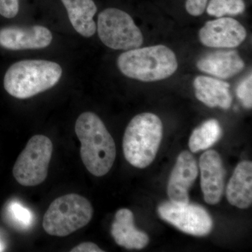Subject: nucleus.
Wrapping results in <instances>:
<instances>
[{"label":"nucleus","instance_id":"nucleus-1","mask_svg":"<svg viewBox=\"0 0 252 252\" xmlns=\"http://www.w3.org/2000/svg\"><path fill=\"white\" fill-rule=\"evenodd\" d=\"M75 132L81 142V160L96 177L108 173L115 160V142L98 116L84 112L78 117Z\"/></svg>","mask_w":252,"mask_h":252},{"label":"nucleus","instance_id":"nucleus-2","mask_svg":"<svg viewBox=\"0 0 252 252\" xmlns=\"http://www.w3.org/2000/svg\"><path fill=\"white\" fill-rule=\"evenodd\" d=\"M117 64L126 77L144 82L167 79L178 68L175 53L164 45L126 51L118 58Z\"/></svg>","mask_w":252,"mask_h":252},{"label":"nucleus","instance_id":"nucleus-3","mask_svg":"<svg viewBox=\"0 0 252 252\" xmlns=\"http://www.w3.org/2000/svg\"><path fill=\"white\" fill-rule=\"evenodd\" d=\"M62 74V67L58 63L25 60L14 63L6 71L4 89L16 98H30L54 87Z\"/></svg>","mask_w":252,"mask_h":252},{"label":"nucleus","instance_id":"nucleus-4","mask_svg":"<svg viewBox=\"0 0 252 252\" xmlns=\"http://www.w3.org/2000/svg\"><path fill=\"white\" fill-rule=\"evenodd\" d=\"M162 137L160 118L152 113L135 116L126 127L123 150L126 160L137 168H145L157 157Z\"/></svg>","mask_w":252,"mask_h":252},{"label":"nucleus","instance_id":"nucleus-5","mask_svg":"<svg viewBox=\"0 0 252 252\" xmlns=\"http://www.w3.org/2000/svg\"><path fill=\"white\" fill-rule=\"evenodd\" d=\"M93 214L92 205L87 199L79 194H67L50 205L43 219V227L53 236H67L87 225Z\"/></svg>","mask_w":252,"mask_h":252},{"label":"nucleus","instance_id":"nucleus-6","mask_svg":"<svg viewBox=\"0 0 252 252\" xmlns=\"http://www.w3.org/2000/svg\"><path fill=\"white\" fill-rule=\"evenodd\" d=\"M97 31L102 42L112 49L129 51L143 44V34L132 17L116 8L104 9L99 14Z\"/></svg>","mask_w":252,"mask_h":252},{"label":"nucleus","instance_id":"nucleus-7","mask_svg":"<svg viewBox=\"0 0 252 252\" xmlns=\"http://www.w3.org/2000/svg\"><path fill=\"white\" fill-rule=\"evenodd\" d=\"M53 144L46 136H33L18 157L13 175L20 185L34 187L44 182L48 175Z\"/></svg>","mask_w":252,"mask_h":252},{"label":"nucleus","instance_id":"nucleus-8","mask_svg":"<svg viewBox=\"0 0 252 252\" xmlns=\"http://www.w3.org/2000/svg\"><path fill=\"white\" fill-rule=\"evenodd\" d=\"M158 212L162 220L194 236H205L213 227L210 214L200 205L166 201L159 205Z\"/></svg>","mask_w":252,"mask_h":252},{"label":"nucleus","instance_id":"nucleus-9","mask_svg":"<svg viewBox=\"0 0 252 252\" xmlns=\"http://www.w3.org/2000/svg\"><path fill=\"white\" fill-rule=\"evenodd\" d=\"M198 34L200 42L207 47L233 49L245 40L247 31L234 18L220 17L207 21Z\"/></svg>","mask_w":252,"mask_h":252},{"label":"nucleus","instance_id":"nucleus-10","mask_svg":"<svg viewBox=\"0 0 252 252\" xmlns=\"http://www.w3.org/2000/svg\"><path fill=\"white\" fill-rule=\"evenodd\" d=\"M52 39V33L44 26H11L0 29V46L11 51L44 49Z\"/></svg>","mask_w":252,"mask_h":252},{"label":"nucleus","instance_id":"nucleus-11","mask_svg":"<svg viewBox=\"0 0 252 252\" xmlns=\"http://www.w3.org/2000/svg\"><path fill=\"white\" fill-rule=\"evenodd\" d=\"M200 185L204 199L210 205L220 203L225 186V171L220 154L208 150L200 157Z\"/></svg>","mask_w":252,"mask_h":252},{"label":"nucleus","instance_id":"nucleus-12","mask_svg":"<svg viewBox=\"0 0 252 252\" xmlns=\"http://www.w3.org/2000/svg\"><path fill=\"white\" fill-rule=\"evenodd\" d=\"M198 175V164L195 158L187 151L182 152L177 158L167 185V195L170 201L189 203V190Z\"/></svg>","mask_w":252,"mask_h":252},{"label":"nucleus","instance_id":"nucleus-13","mask_svg":"<svg viewBox=\"0 0 252 252\" xmlns=\"http://www.w3.org/2000/svg\"><path fill=\"white\" fill-rule=\"evenodd\" d=\"M199 70L214 77L227 79L245 69V62L235 50L217 51L205 55L197 62Z\"/></svg>","mask_w":252,"mask_h":252},{"label":"nucleus","instance_id":"nucleus-14","mask_svg":"<svg viewBox=\"0 0 252 252\" xmlns=\"http://www.w3.org/2000/svg\"><path fill=\"white\" fill-rule=\"evenodd\" d=\"M111 233L116 243L127 250H142L149 241L148 235L136 228L133 214L128 209L118 210Z\"/></svg>","mask_w":252,"mask_h":252},{"label":"nucleus","instance_id":"nucleus-15","mask_svg":"<svg viewBox=\"0 0 252 252\" xmlns=\"http://www.w3.org/2000/svg\"><path fill=\"white\" fill-rule=\"evenodd\" d=\"M195 97L207 107L228 109L232 104L230 84L207 76H198L194 79Z\"/></svg>","mask_w":252,"mask_h":252},{"label":"nucleus","instance_id":"nucleus-16","mask_svg":"<svg viewBox=\"0 0 252 252\" xmlns=\"http://www.w3.org/2000/svg\"><path fill=\"white\" fill-rule=\"evenodd\" d=\"M226 198L230 205L240 209L248 208L252 203V163L240 162L228 182Z\"/></svg>","mask_w":252,"mask_h":252},{"label":"nucleus","instance_id":"nucleus-17","mask_svg":"<svg viewBox=\"0 0 252 252\" xmlns=\"http://www.w3.org/2000/svg\"><path fill=\"white\" fill-rule=\"evenodd\" d=\"M71 24L81 36L91 37L97 30L94 17L97 6L94 0H61Z\"/></svg>","mask_w":252,"mask_h":252},{"label":"nucleus","instance_id":"nucleus-18","mask_svg":"<svg viewBox=\"0 0 252 252\" xmlns=\"http://www.w3.org/2000/svg\"><path fill=\"white\" fill-rule=\"evenodd\" d=\"M221 135L220 123L216 119H209L193 131L189 139V149L192 153H197L210 148Z\"/></svg>","mask_w":252,"mask_h":252},{"label":"nucleus","instance_id":"nucleus-19","mask_svg":"<svg viewBox=\"0 0 252 252\" xmlns=\"http://www.w3.org/2000/svg\"><path fill=\"white\" fill-rule=\"evenodd\" d=\"M245 10L243 0H210L207 7V14L217 18L227 14L236 16L243 14Z\"/></svg>","mask_w":252,"mask_h":252},{"label":"nucleus","instance_id":"nucleus-20","mask_svg":"<svg viewBox=\"0 0 252 252\" xmlns=\"http://www.w3.org/2000/svg\"><path fill=\"white\" fill-rule=\"evenodd\" d=\"M6 214L13 224L18 228L26 229L32 223V213L18 202L12 201L9 203L6 209Z\"/></svg>","mask_w":252,"mask_h":252},{"label":"nucleus","instance_id":"nucleus-21","mask_svg":"<svg viewBox=\"0 0 252 252\" xmlns=\"http://www.w3.org/2000/svg\"><path fill=\"white\" fill-rule=\"evenodd\" d=\"M237 96L247 109L252 107V75L249 74L248 77L239 84L236 90Z\"/></svg>","mask_w":252,"mask_h":252},{"label":"nucleus","instance_id":"nucleus-22","mask_svg":"<svg viewBox=\"0 0 252 252\" xmlns=\"http://www.w3.org/2000/svg\"><path fill=\"white\" fill-rule=\"evenodd\" d=\"M19 11V0H0V15L6 18H14Z\"/></svg>","mask_w":252,"mask_h":252},{"label":"nucleus","instance_id":"nucleus-23","mask_svg":"<svg viewBox=\"0 0 252 252\" xmlns=\"http://www.w3.org/2000/svg\"><path fill=\"white\" fill-rule=\"evenodd\" d=\"M207 1L208 0H187L186 9L191 16H200L206 9Z\"/></svg>","mask_w":252,"mask_h":252},{"label":"nucleus","instance_id":"nucleus-24","mask_svg":"<svg viewBox=\"0 0 252 252\" xmlns=\"http://www.w3.org/2000/svg\"><path fill=\"white\" fill-rule=\"evenodd\" d=\"M71 252H102L103 250L93 243H84L73 248Z\"/></svg>","mask_w":252,"mask_h":252},{"label":"nucleus","instance_id":"nucleus-25","mask_svg":"<svg viewBox=\"0 0 252 252\" xmlns=\"http://www.w3.org/2000/svg\"><path fill=\"white\" fill-rule=\"evenodd\" d=\"M4 245H3L2 243L1 242V240H0V252L4 251Z\"/></svg>","mask_w":252,"mask_h":252}]
</instances>
